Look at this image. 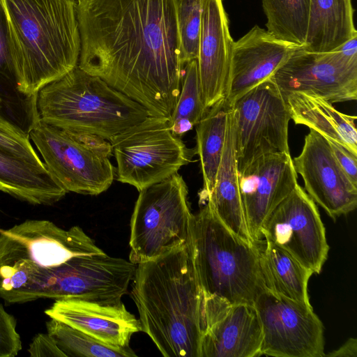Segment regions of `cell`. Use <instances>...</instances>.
Here are the masks:
<instances>
[{
    "label": "cell",
    "mask_w": 357,
    "mask_h": 357,
    "mask_svg": "<svg viewBox=\"0 0 357 357\" xmlns=\"http://www.w3.org/2000/svg\"><path fill=\"white\" fill-rule=\"evenodd\" d=\"M78 66L169 119L178 98V0H78Z\"/></svg>",
    "instance_id": "cell-1"
},
{
    "label": "cell",
    "mask_w": 357,
    "mask_h": 357,
    "mask_svg": "<svg viewBox=\"0 0 357 357\" xmlns=\"http://www.w3.org/2000/svg\"><path fill=\"white\" fill-rule=\"evenodd\" d=\"M131 297L141 331L165 357H200L202 293L190 242L137 264Z\"/></svg>",
    "instance_id": "cell-2"
},
{
    "label": "cell",
    "mask_w": 357,
    "mask_h": 357,
    "mask_svg": "<svg viewBox=\"0 0 357 357\" xmlns=\"http://www.w3.org/2000/svg\"><path fill=\"white\" fill-rule=\"evenodd\" d=\"M15 49L18 89L38 95L78 65L75 0H1Z\"/></svg>",
    "instance_id": "cell-3"
},
{
    "label": "cell",
    "mask_w": 357,
    "mask_h": 357,
    "mask_svg": "<svg viewBox=\"0 0 357 357\" xmlns=\"http://www.w3.org/2000/svg\"><path fill=\"white\" fill-rule=\"evenodd\" d=\"M79 226L64 229L45 220H26L0 231V298L7 303L47 298L64 264L102 254Z\"/></svg>",
    "instance_id": "cell-4"
},
{
    "label": "cell",
    "mask_w": 357,
    "mask_h": 357,
    "mask_svg": "<svg viewBox=\"0 0 357 357\" xmlns=\"http://www.w3.org/2000/svg\"><path fill=\"white\" fill-rule=\"evenodd\" d=\"M40 119L109 140L152 114L146 107L78 65L38 93Z\"/></svg>",
    "instance_id": "cell-5"
},
{
    "label": "cell",
    "mask_w": 357,
    "mask_h": 357,
    "mask_svg": "<svg viewBox=\"0 0 357 357\" xmlns=\"http://www.w3.org/2000/svg\"><path fill=\"white\" fill-rule=\"evenodd\" d=\"M190 247L203 295L231 303L254 304L265 289L259 265L261 245L231 231L207 204L193 215Z\"/></svg>",
    "instance_id": "cell-6"
},
{
    "label": "cell",
    "mask_w": 357,
    "mask_h": 357,
    "mask_svg": "<svg viewBox=\"0 0 357 357\" xmlns=\"http://www.w3.org/2000/svg\"><path fill=\"white\" fill-rule=\"evenodd\" d=\"M54 180L67 192L98 195L112 185L115 169L109 140L62 129L39 119L29 134Z\"/></svg>",
    "instance_id": "cell-7"
},
{
    "label": "cell",
    "mask_w": 357,
    "mask_h": 357,
    "mask_svg": "<svg viewBox=\"0 0 357 357\" xmlns=\"http://www.w3.org/2000/svg\"><path fill=\"white\" fill-rule=\"evenodd\" d=\"M139 192L129 241V260L135 264L189 243L193 217L187 185L178 173Z\"/></svg>",
    "instance_id": "cell-8"
},
{
    "label": "cell",
    "mask_w": 357,
    "mask_h": 357,
    "mask_svg": "<svg viewBox=\"0 0 357 357\" xmlns=\"http://www.w3.org/2000/svg\"><path fill=\"white\" fill-rule=\"evenodd\" d=\"M116 179L139 192L178 173L193 153L171 131L169 119L150 115L110 139Z\"/></svg>",
    "instance_id": "cell-9"
},
{
    "label": "cell",
    "mask_w": 357,
    "mask_h": 357,
    "mask_svg": "<svg viewBox=\"0 0 357 357\" xmlns=\"http://www.w3.org/2000/svg\"><path fill=\"white\" fill-rule=\"evenodd\" d=\"M231 107L238 173L264 155L290 153L289 108L284 96L271 78L243 94Z\"/></svg>",
    "instance_id": "cell-10"
},
{
    "label": "cell",
    "mask_w": 357,
    "mask_h": 357,
    "mask_svg": "<svg viewBox=\"0 0 357 357\" xmlns=\"http://www.w3.org/2000/svg\"><path fill=\"white\" fill-rule=\"evenodd\" d=\"M254 305L262 328L261 356H324V326L312 305L278 296L266 288Z\"/></svg>",
    "instance_id": "cell-11"
},
{
    "label": "cell",
    "mask_w": 357,
    "mask_h": 357,
    "mask_svg": "<svg viewBox=\"0 0 357 357\" xmlns=\"http://www.w3.org/2000/svg\"><path fill=\"white\" fill-rule=\"evenodd\" d=\"M261 235L313 273L321 272L328 257L329 246L319 210L299 184L269 214Z\"/></svg>",
    "instance_id": "cell-12"
},
{
    "label": "cell",
    "mask_w": 357,
    "mask_h": 357,
    "mask_svg": "<svg viewBox=\"0 0 357 357\" xmlns=\"http://www.w3.org/2000/svg\"><path fill=\"white\" fill-rule=\"evenodd\" d=\"M200 357L261 356L262 328L254 304L202 294Z\"/></svg>",
    "instance_id": "cell-13"
},
{
    "label": "cell",
    "mask_w": 357,
    "mask_h": 357,
    "mask_svg": "<svg viewBox=\"0 0 357 357\" xmlns=\"http://www.w3.org/2000/svg\"><path fill=\"white\" fill-rule=\"evenodd\" d=\"M238 174L247 227L253 243L260 245L265 220L298 184V174L290 153L282 152L257 158Z\"/></svg>",
    "instance_id": "cell-14"
},
{
    "label": "cell",
    "mask_w": 357,
    "mask_h": 357,
    "mask_svg": "<svg viewBox=\"0 0 357 357\" xmlns=\"http://www.w3.org/2000/svg\"><path fill=\"white\" fill-rule=\"evenodd\" d=\"M293 162L305 192L331 218L335 220L356 208L357 185L342 171L322 135L310 130Z\"/></svg>",
    "instance_id": "cell-15"
},
{
    "label": "cell",
    "mask_w": 357,
    "mask_h": 357,
    "mask_svg": "<svg viewBox=\"0 0 357 357\" xmlns=\"http://www.w3.org/2000/svg\"><path fill=\"white\" fill-rule=\"evenodd\" d=\"M271 78L284 96L304 93L331 103L357 98V70L337 66L326 52H310L303 47L297 48Z\"/></svg>",
    "instance_id": "cell-16"
},
{
    "label": "cell",
    "mask_w": 357,
    "mask_h": 357,
    "mask_svg": "<svg viewBox=\"0 0 357 357\" xmlns=\"http://www.w3.org/2000/svg\"><path fill=\"white\" fill-rule=\"evenodd\" d=\"M299 47L276 38L258 25L234 41L225 98L229 106L271 78Z\"/></svg>",
    "instance_id": "cell-17"
},
{
    "label": "cell",
    "mask_w": 357,
    "mask_h": 357,
    "mask_svg": "<svg viewBox=\"0 0 357 357\" xmlns=\"http://www.w3.org/2000/svg\"><path fill=\"white\" fill-rule=\"evenodd\" d=\"M197 59L202 98L207 109L225 98L234 41L222 0H200Z\"/></svg>",
    "instance_id": "cell-18"
},
{
    "label": "cell",
    "mask_w": 357,
    "mask_h": 357,
    "mask_svg": "<svg viewBox=\"0 0 357 357\" xmlns=\"http://www.w3.org/2000/svg\"><path fill=\"white\" fill-rule=\"evenodd\" d=\"M45 313L116 348L130 347L132 335L141 331L139 320L126 309L122 301L102 303L59 298Z\"/></svg>",
    "instance_id": "cell-19"
},
{
    "label": "cell",
    "mask_w": 357,
    "mask_h": 357,
    "mask_svg": "<svg viewBox=\"0 0 357 357\" xmlns=\"http://www.w3.org/2000/svg\"><path fill=\"white\" fill-rule=\"evenodd\" d=\"M204 204L210 206L231 231L244 241L254 243L247 227L241 196L232 107L228 110L225 144L214 188Z\"/></svg>",
    "instance_id": "cell-20"
},
{
    "label": "cell",
    "mask_w": 357,
    "mask_h": 357,
    "mask_svg": "<svg viewBox=\"0 0 357 357\" xmlns=\"http://www.w3.org/2000/svg\"><path fill=\"white\" fill-rule=\"evenodd\" d=\"M14 45L6 13L0 0V118L29 135L40 119L38 95L18 89Z\"/></svg>",
    "instance_id": "cell-21"
},
{
    "label": "cell",
    "mask_w": 357,
    "mask_h": 357,
    "mask_svg": "<svg viewBox=\"0 0 357 357\" xmlns=\"http://www.w3.org/2000/svg\"><path fill=\"white\" fill-rule=\"evenodd\" d=\"M284 97L294 123L308 127L357 155L356 116L339 112L331 102L318 96L294 92Z\"/></svg>",
    "instance_id": "cell-22"
},
{
    "label": "cell",
    "mask_w": 357,
    "mask_h": 357,
    "mask_svg": "<svg viewBox=\"0 0 357 357\" xmlns=\"http://www.w3.org/2000/svg\"><path fill=\"white\" fill-rule=\"evenodd\" d=\"M0 188L15 198L34 205H52L67 193L45 165L33 164L1 151Z\"/></svg>",
    "instance_id": "cell-23"
},
{
    "label": "cell",
    "mask_w": 357,
    "mask_h": 357,
    "mask_svg": "<svg viewBox=\"0 0 357 357\" xmlns=\"http://www.w3.org/2000/svg\"><path fill=\"white\" fill-rule=\"evenodd\" d=\"M354 13L351 0H310L303 49L328 52L357 36Z\"/></svg>",
    "instance_id": "cell-24"
},
{
    "label": "cell",
    "mask_w": 357,
    "mask_h": 357,
    "mask_svg": "<svg viewBox=\"0 0 357 357\" xmlns=\"http://www.w3.org/2000/svg\"><path fill=\"white\" fill-rule=\"evenodd\" d=\"M264 245L259 255L264 287L278 296L311 305L307 284L312 271L273 243L265 241Z\"/></svg>",
    "instance_id": "cell-25"
},
{
    "label": "cell",
    "mask_w": 357,
    "mask_h": 357,
    "mask_svg": "<svg viewBox=\"0 0 357 357\" xmlns=\"http://www.w3.org/2000/svg\"><path fill=\"white\" fill-rule=\"evenodd\" d=\"M225 98L211 107L196 127V153L200 160L203 188L200 202L204 203L213 190L226 135L228 110Z\"/></svg>",
    "instance_id": "cell-26"
},
{
    "label": "cell",
    "mask_w": 357,
    "mask_h": 357,
    "mask_svg": "<svg viewBox=\"0 0 357 357\" xmlns=\"http://www.w3.org/2000/svg\"><path fill=\"white\" fill-rule=\"evenodd\" d=\"M310 0H262L266 30L298 46L305 41Z\"/></svg>",
    "instance_id": "cell-27"
},
{
    "label": "cell",
    "mask_w": 357,
    "mask_h": 357,
    "mask_svg": "<svg viewBox=\"0 0 357 357\" xmlns=\"http://www.w3.org/2000/svg\"><path fill=\"white\" fill-rule=\"evenodd\" d=\"M208 109L204 105L199 79L197 59L186 63L181 91L169 119L172 133L176 136L191 130Z\"/></svg>",
    "instance_id": "cell-28"
},
{
    "label": "cell",
    "mask_w": 357,
    "mask_h": 357,
    "mask_svg": "<svg viewBox=\"0 0 357 357\" xmlns=\"http://www.w3.org/2000/svg\"><path fill=\"white\" fill-rule=\"evenodd\" d=\"M47 333L66 357H132L130 347L116 348L106 345L85 333L59 320L47 321Z\"/></svg>",
    "instance_id": "cell-29"
},
{
    "label": "cell",
    "mask_w": 357,
    "mask_h": 357,
    "mask_svg": "<svg viewBox=\"0 0 357 357\" xmlns=\"http://www.w3.org/2000/svg\"><path fill=\"white\" fill-rule=\"evenodd\" d=\"M178 23L182 64L197 59L201 28L200 0H178Z\"/></svg>",
    "instance_id": "cell-30"
},
{
    "label": "cell",
    "mask_w": 357,
    "mask_h": 357,
    "mask_svg": "<svg viewBox=\"0 0 357 357\" xmlns=\"http://www.w3.org/2000/svg\"><path fill=\"white\" fill-rule=\"evenodd\" d=\"M0 151L33 164L45 165L30 142L29 136L0 118Z\"/></svg>",
    "instance_id": "cell-31"
},
{
    "label": "cell",
    "mask_w": 357,
    "mask_h": 357,
    "mask_svg": "<svg viewBox=\"0 0 357 357\" xmlns=\"http://www.w3.org/2000/svg\"><path fill=\"white\" fill-rule=\"evenodd\" d=\"M16 326L15 317L0 303V357H15L22 349V340Z\"/></svg>",
    "instance_id": "cell-32"
},
{
    "label": "cell",
    "mask_w": 357,
    "mask_h": 357,
    "mask_svg": "<svg viewBox=\"0 0 357 357\" xmlns=\"http://www.w3.org/2000/svg\"><path fill=\"white\" fill-rule=\"evenodd\" d=\"M326 53L329 59L337 66L348 70H357V36Z\"/></svg>",
    "instance_id": "cell-33"
},
{
    "label": "cell",
    "mask_w": 357,
    "mask_h": 357,
    "mask_svg": "<svg viewBox=\"0 0 357 357\" xmlns=\"http://www.w3.org/2000/svg\"><path fill=\"white\" fill-rule=\"evenodd\" d=\"M327 141L342 171L357 185V155L336 142L328 139Z\"/></svg>",
    "instance_id": "cell-34"
},
{
    "label": "cell",
    "mask_w": 357,
    "mask_h": 357,
    "mask_svg": "<svg viewBox=\"0 0 357 357\" xmlns=\"http://www.w3.org/2000/svg\"><path fill=\"white\" fill-rule=\"evenodd\" d=\"M28 352L31 357H66L48 333H38L34 336Z\"/></svg>",
    "instance_id": "cell-35"
},
{
    "label": "cell",
    "mask_w": 357,
    "mask_h": 357,
    "mask_svg": "<svg viewBox=\"0 0 357 357\" xmlns=\"http://www.w3.org/2000/svg\"><path fill=\"white\" fill-rule=\"evenodd\" d=\"M324 356L331 357H356L357 356V340L356 338L348 339L344 344L337 349L325 354Z\"/></svg>",
    "instance_id": "cell-36"
},
{
    "label": "cell",
    "mask_w": 357,
    "mask_h": 357,
    "mask_svg": "<svg viewBox=\"0 0 357 357\" xmlns=\"http://www.w3.org/2000/svg\"><path fill=\"white\" fill-rule=\"evenodd\" d=\"M0 191H1V188H0Z\"/></svg>",
    "instance_id": "cell-37"
}]
</instances>
